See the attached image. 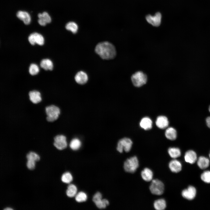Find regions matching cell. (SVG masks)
Wrapping results in <instances>:
<instances>
[{
  "label": "cell",
  "instance_id": "cell-11",
  "mask_svg": "<svg viewBox=\"0 0 210 210\" xmlns=\"http://www.w3.org/2000/svg\"><path fill=\"white\" fill-rule=\"evenodd\" d=\"M29 100L32 103L37 104L41 102L42 100L40 92L36 90L30 91L28 93Z\"/></svg>",
  "mask_w": 210,
  "mask_h": 210
},
{
  "label": "cell",
  "instance_id": "cell-1",
  "mask_svg": "<svg viewBox=\"0 0 210 210\" xmlns=\"http://www.w3.org/2000/svg\"><path fill=\"white\" fill-rule=\"evenodd\" d=\"M96 52L102 59L109 60L115 58L116 52L115 46L107 41L98 43L95 49Z\"/></svg>",
  "mask_w": 210,
  "mask_h": 210
},
{
  "label": "cell",
  "instance_id": "cell-38",
  "mask_svg": "<svg viewBox=\"0 0 210 210\" xmlns=\"http://www.w3.org/2000/svg\"><path fill=\"white\" fill-rule=\"evenodd\" d=\"M209 157H210V153L209 154Z\"/></svg>",
  "mask_w": 210,
  "mask_h": 210
},
{
  "label": "cell",
  "instance_id": "cell-5",
  "mask_svg": "<svg viewBox=\"0 0 210 210\" xmlns=\"http://www.w3.org/2000/svg\"><path fill=\"white\" fill-rule=\"evenodd\" d=\"M151 193L155 195H161L164 192V186L163 183L160 181L154 179L152 181L149 187Z\"/></svg>",
  "mask_w": 210,
  "mask_h": 210
},
{
  "label": "cell",
  "instance_id": "cell-31",
  "mask_svg": "<svg viewBox=\"0 0 210 210\" xmlns=\"http://www.w3.org/2000/svg\"><path fill=\"white\" fill-rule=\"evenodd\" d=\"M27 160H30L35 161H37L40 159L39 155L35 152L30 151L26 155Z\"/></svg>",
  "mask_w": 210,
  "mask_h": 210
},
{
  "label": "cell",
  "instance_id": "cell-15",
  "mask_svg": "<svg viewBox=\"0 0 210 210\" xmlns=\"http://www.w3.org/2000/svg\"><path fill=\"white\" fill-rule=\"evenodd\" d=\"M38 23L41 26H44L47 23H50L51 21V18L48 14L45 12L42 13H39L38 15Z\"/></svg>",
  "mask_w": 210,
  "mask_h": 210
},
{
  "label": "cell",
  "instance_id": "cell-7",
  "mask_svg": "<svg viewBox=\"0 0 210 210\" xmlns=\"http://www.w3.org/2000/svg\"><path fill=\"white\" fill-rule=\"evenodd\" d=\"M53 144L57 149L61 150L66 148L67 144L66 137L62 134H57L53 138Z\"/></svg>",
  "mask_w": 210,
  "mask_h": 210
},
{
  "label": "cell",
  "instance_id": "cell-6",
  "mask_svg": "<svg viewBox=\"0 0 210 210\" xmlns=\"http://www.w3.org/2000/svg\"><path fill=\"white\" fill-rule=\"evenodd\" d=\"M132 142L131 140L128 138H124L120 139L118 142L117 150L122 153L124 150L126 152H129L131 150Z\"/></svg>",
  "mask_w": 210,
  "mask_h": 210
},
{
  "label": "cell",
  "instance_id": "cell-9",
  "mask_svg": "<svg viewBox=\"0 0 210 210\" xmlns=\"http://www.w3.org/2000/svg\"><path fill=\"white\" fill-rule=\"evenodd\" d=\"M28 40L32 45L37 43L40 46H42L44 43L43 37L41 34L36 32L31 34L29 36Z\"/></svg>",
  "mask_w": 210,
  "mask_h": 210
},
{
  "label": "cell",
  "instance_id": "cell-3",
  "mask_svg": "<svg viewBox=\"0 0 210 210\" xmlns=\"http://www.w3.org/2000/svg\"><path fill=\"white\" fill-rule=\"evenodd\" d=\"M139 166V160L136 156L127 159L124 164L125 170L127 172L131 173L135 172Z\"/></svg>",
  "mask_w": 210,
  "mask_h": 210
},
{
  "label": "cell",
  "instance_id": "cell-35",
  "mask_svg": "<svg viewBox=\"0 0 210 210\" xmlns=\"http://www.w3.org/2000/svg\"><path fill=\"white\" fill-rule=\"evenodd\" d=\"M206 123L207 127L210 128V117H207L206 120Z\"/></svg>",
  "mask_w": 210,
  "mask_h": 210
},
{
  "label": "cell",
  "instance_id": "cell-21",
  "mask_svg": "<svg viewBox=\"0 0 210 210\" xmlns=\"http://www.w3.org/2000/svg\"><path fill=\"white\" fill-rule=\"evenodd\" d=\"M165 135L168 139L171 140H174L177 138V133L176 130L172 127L167 128L165 132Z\"/></svg>",
  "mask_w": 210,
  "mask_h": 210
},
{
  "label": "cell",
  "instance_id": "cell-20",
  "mask_svg": "<svg viewBox=\"0 0 210 210\" xmlns=\"http://www.w3.org/2000/svg\"><path fill=\"white\" fill-rule=\"evenodd\" d=\"M141 176L144 181L149 182L152 180L153 177V173L150 169L146 168L141 171Z\"/></svg>",
  "mask_w": 210,
  "mask_h": 210
},
{
  "label": "cell",
  "instance_id": "cell-8",
  "mask_svg": "<svg viewBox=\"0 0 210 210\" xmlns=\"http://www.w3.org/2000/svg\"><path fill=\"white\" fill-rule=\"evenodd\" d=\"M92 200L99 209H103L108 205V201L105 199H102V195L99 192L96 193L93 196Z\"/></svg>",
  "mask_w": 210,
  "mask_h": 210
},
{
  "label": "cell",
  "instance_id": "cell-2",
  "mask_svg": "<svg viewBox=\"0 0 210 210\" xmlns=\"http://www.w3.org/2000/svg\"><path fill=\"white\" fill-rule=\"evenodd\" d=\"M46 119L50 122H52L57 120L60 114V108L57 105L51 104L45 107Z\"/></svg>",
  "mask_w": 210,
  "mask_h": 210
},
{
  "label": "cell",
  "instance_id": "cell-22",
  "mask_svg": "<svg viewBox=\"0 0 210 210\" xmlns=\"http://www.w3.org/2000/svg\"><path fill=\"white\" fill-rule=\"evenodd\" d=\"M197 164L198 167L201 169H204L209 166V160L206 157L201 156L199 158L198 160Z\"/></svg>",
  "mask_w": 210,
  "mask_h": 210
},
{
  "label": "cell",
  "instance_id": "cell-17",
  "mask_svg": "<svg viewBox=\"0 0 210 210\" xmlns=\"http://www.w3.org/2000/svg\"><path fill=\"white\" fill-rule=\"evenodd\" d=\"M184 158L186 162L191 164H193L195 162L197 159L196 154L192 150H188L186 153Z\"/></svg>",
  "mask_w": 210,
  "mask_h": 210
},
{
  "label": "cell",
  "instance_id": "cell-37",
  "mask_svg": "<svg viewBox=\"0 0 210 210\" xmlns=\"http://www.w3.org/2000/svg\"><path fill=\"white\" fill-rule=\"evenodd\" d=\"M209 112H210V106H209Z\"/></svg>",
  "mask_w": 210,
  "mask_h": 210
},
{
  "label": "cell",
  "instance_id": "cell-30",
  "mask_svg": "<svg viewBox=\"0 0 210 210\" xmlns=\"http://www.w3.org/2000/svg\"><path fill=\"white\" fill-rule=\"evenodd\" d=\"M87 198L86 194L83 192H81L77 194L75 197L76 201L78 202L85 201Z\"/></svg>",
  "mask_w": 210,
  "mask_h": 210
},
{
  "label": "cell",
  "instance_id": "cell-14",
  "mask_svg": "<svg viewBox=\"0 0 210 210\" xmlns=\"http://www.w3.org/2000/svg\"><path fill=\"white\" fill-rule=\"evenodd\" d=\"M75 79L78 83L83 85L87 82L88 80V77L85 72L80 71L78 72L76 75Z\"/></svg>",
  "mask_w": 210,
  "mask_h": 210
},
{
  "label": "cell",
  "instance_id": "cell-19",
  "mask_svg": "<svg viewBox=\"0 0 210 210\" xmlns=\"http://www.w3.org/2000/svg\"><path fill=\"white\" fill-rule=\"evenodd\" d=\"M17 17L22 21L25 24H28L31 22V17L29 14L27 12L19 11L17 13Z\"/></svg>",
  "mask_w": 210,
  "mask_h": 210
},
{
  "label": "cell",
  "instance_id": "cell-23",
  "mask_svg": "<svg viewBox=\"0 0 210 210\" xmlns=\"http://www.w3.org/2000/svg\"><path fill=\"white\" fill-rule=\"evenodd\" d=\"M153 206L156 210H163L166 207V203L164 199H159L156 200L154 202Z\"/></svg>",
  "mask_w": 210,
  "mask_h": 210
},
{
  "label": "cell",
  "instance_id": "cell-12",
  "mask_svg": "<svg viewBox=\"0 0 210 210\" xmlns=\"http://www.w3.org/2000/svg\"><path fill=\"white\" fill-rule=\"evenodd\" d=\"M196 191L195 188L190 186L187 189L184 190L182 192V195L185 198L188 200H192L195 197Z\"/></svg>",
  "mask_w": 210,
  "mask_h": 210
},
{
  "label": "cell",
  "instance_id": "cell-36",
  "mask_svg": "<svg viewBox=\"0 0 210 210\" xmlns=\"http://www.w3.org/2000/svg\"><path fill=\"white\" fill-rule=\"evenodd\" d=\"M4 210H13V209L9 207H7L6 208H5Z\"/></svg>",
  "mask_w": 210,
  "mask_h": 210
},
{
  "label": "cell",
  "instance_id": "cell-18",
  "mask_svg": "<svg viewBox=\"0 0 210 210\" xmlns=\"http://www.w3.org/2000/svg\"><path fill=\"white\" fill-rule=\"evenodd\" d=\"M140 127L145 130L150 129L152 126V121L150 118L148 117L143 118L139 123Z\"/></svg>",
  "mask_w": 210,
  "mask_h": 210
},
{
  "label": "cell",
  "instance_id": "cell-27",
  "mask_svg": "<svg viewBox=\"0 0 210 210\" xmlns=\"http://www.w3.org/2000/svg\"><path fill=\"white\" fill-rule=\"evenodd\" d=\"M81 144V141L78 139L74 138L72 139L70 142L69 146L72 150H77L80 148Z\"/></svg>",
  "mask_w": 210,
  "mask_h": 210
},
{
  "label": "cell",
  "instance_id": "cell-13",
  "mask_svg": "<svg viewBox=\"0 0 210 210\" xmlns=\"http://www.w3.org/2000/svg\"><path fill=\"white\" fill-rule=\"evenodd\" d=\"M155 124L158 128L161 129H164L168 126L169 122L166 116H160L157 118Z\"/></svg>",
  "mask_w": 210,
  "mask_h": 210
},
{
  "label": "cell",
  "instance_id": "cell-32",
  "mask_svg": "<svg viewBox=\"0 0 210 210\" xmlns=\"http://www.w3.org/2000/svg\"><path fill=\"white\" fill-rule=\"evenodd\" d=\"M39 70L38 66L34 64H31L29 68V73L32 75L37 74L38 73Z\"/></svg>",
  "mask_w": 210,
  "mask_h": 210
},
{
  "label": "cell",
  "instance_id": "cell-29",
  "mask_svg": "<svg viewBox=\"0 0 210 210\" xmlns=\"http://www.w3.org/2000/svg\"><path fill=\"white\" fill-rule=\"evenodd\" d=\"M61 180L64 183H69L73 180V177L70 173L66 172L62 175Z\"/></svg>",
  "mask_w": 210,
  "mask_h": 210
},
{
  "label": "cell",
  "instance_id": "cell-16",
  "mask_svg": "<svg viewBox=\"0 0 210 210\" xmlns=\"http://www.w3.org/2000/svg\"><path fill=\"white\" fill-rule=\"evenodd\" d=\"M169 167L172 172L177 173L181 171L182 165L179 161L174 159L170 162L169 164Z\"/></svg>",
  "mask_w": 210,
  "mask_h": 210
},
{
  "label": "cell",
  "instance_id": "cell-26",
  "mask_svg": "<svg viewBox=\"0 0 210 210\" xmlns=\"http://www.w3.org/2000/svg\"><path fill=\"white\" fill-rule=\"evenodd\" d=\"M77 191L76 186L74 184H71L69 185L67 187L66 194L69 197H73L76 195Z\"/></svg>",
  "mask_w": 210,
  "mask_h": 210
},
{
  "label": "cell",
  "instance_id": "cell-33",
  "mask_svg": "<svg viewBox=\"0 0 210 210\" xmlns=\"http://www.w3.org/2000/svg\"><path fill=\"white\" fill-rule=\"evenodd\" d=\"M201 178L204 182L210 183V171H207L204 172L201 174Z\"/></svg>",
  "mask_w": 210,
  "mask_h": 210
},
{
  "label": "cell",
  "instance_id": "cell-34",
  "mask_svg": "<svg viewBox=\"0 0 210 210\" xmlns=\"http://www.w3.org/2000/svg\"><path fill=\"white\" fill-rule=\"evenodd\" d=\"M26 165L29 169H33L35 167V161L30 160H27Z\"/></svg>",
  "mask_w": 210,
  "mask_h": 210
},
{
  "label": "cell",
  "instance_id": "cell-24",
  "mask_svg": "<svg viewBox=\"0 0 210 210\" xmlns=\"http://www.w3.org/2000/svg\"><path fill=\"white\" fill-rule=\"evenodd\" d=\"M41 67L46 70H52L53 68L52 62L48 59H44L41 60L40 63Z\"/></svg>",
  "mask_w": 210,
  "mask_h": 210
},
{
  "label": "cell",
  "instance_id": "cell-28",
  "mask_svg": "<svg viewBox=\"0 0 210 210\" xmlns=\"http://www.w3.org/2000/svg\"><path fill=\"white\" fill-rule=\"evenodd\" d=\"M65 27L67 30L71 31L74 34L76 33L78 29V25L74 22H70L68 23Z\"/></svg>",
  "mask_w": 210,
  "mask_h": 210
},
{
  "label": "cell",
  "instance_id": "cell-25",
  "mask_svg": "<svg viewBox=\"0 0 210 210\" xmlns=\"http://www.w3.org/2000/svg\"><path fill=\"white\" fill-rule=\"evenodd\" d=\"M168 152L170 156L174 159L179 157L181 155L180 150L177 148L170 147L168 149Z\"/></svg>",
  "mask_w": 210,
  "mask_h": 210
},
{
  "label": "cell",
  "instance_id": "cell-4",
  "mask_svg": "<svg viewBox=\"0 0 210 210\" xmlns=\"http://www.w3.org/2000/svg\"><path fill=\"white\" fill-rule=\"evenodd\" d=\"M131 80L133 85L135 87H139L146 83L147 77L143 72L139 71L132 75Z\"/></svg>",
  "mask_w": 210,
  "mask_h": 210
},
{
  "label": "cell",
  "instance_id": "cell-10",
  "mask_svg": "<svg viewBox=\"0 0 210 210\" xmlns=\"http://www.w3.org/2000/svg\"><path fill=\"white\" fill-rule=\"evenodd\" d=\"M161 18V13L157 12L153 16L150 15H147L146 17V19L148 23L153 26L158 27L160 24Z\"/></svg>",
  "mask_w": 210,
  "mask_h": 210
}]
</instances>
